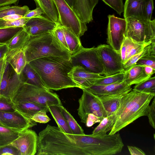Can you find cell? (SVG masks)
<instances>
[{
  "mask_svg": "<svg viewBox=\"0 0 155 155\" xmlns=\"http://www.w3.org/2000/svg\"><path fill=\"white\" fill-rule=\"evenodd\" d=\"M39 75L45 87L58 91L81 87L69 77L73 67L70 57L48 56L39 58L28 63Z\"/></svg>",
  "mask_w": 155,
  "mask_h": 155,
  "instance_id": "6da1fadb",
  "label": "cell"
},
{
  "mask_svg": "<svg viewBox=\"0 0 155 155\" xmlns=\"http://www.w3.org/2000/svg\"><path fill=\"white\" fill-rule=\"evenodd\" d=\"M155 94L131 91L123 95L114 113L116 120L109 134L117 133L139 118L147 116Z\"/></svg>",
  "mask_w": 155,
  "mask_h": 155,
  "instance_id": "7a4b0ae2",
  "label": "cell"
},
{
  "mask_svg": "<svg viewBox=\"0 0 155 155\" xmlns=\"http://www.w3.org/2000/svg\"><path fill=\"white\" fill-rule=\"evenodd\" d=\"M27 63L39 58L48 56L70 57L66 50L55 38L53 31L40 35L30 36L24 47Z\"/></svg>",
  "mask_w": 155,
  "mask_h": 155,
  "instance_id": "3957f363",
  "label": "cell"
},
{
  "mask_svg": "<svg viewBox=\"0 0 155 155\" xmlns=\"http://www.w3.org/2000/svg\"><path fill=\"white\" fill-rule=\"evenodd\" d=\"M12 101L14 104L29 101L47 107L62 105L56 93L46 88L23 83H21Z\"/></svg>",
  "mask_w": 155,
  "mask_h": 155,
  "instance_id": "277c9868",
  "label": "cell"
},
{
  "mask_svg": "<svg viewBox=\"0 0 155 155\" xmlns=\"http://www.w3.org/2000/svg\"><path fill=\"white\" fill-rule=\"evenodd\" d=\"M126 22L125 37L140 43H151L155 39V20L143 21L130 17Z\"/></svg>",
  "mask_w": 155,
  "mask_h": 155,
  "instance_id": "5b68a950",
  "label": "cell"
},
{
  "mask_svg": "<svg viewBox=\"0 0 155 155\" xmlns=\"http://www.w3.org/2000/svg\"><path fill=\"white\" fill-rule=\"evenodd\" d=\"M58 13V23L69 28L79 38L87 30L86 24L82 21L64 0H53Z\"/></svg>",
  "mask_w": 155,
  "mask_h": 155,
  "instance_id": "8992f818",
  "label": "cell"
},
{
  "mask_svg": "<svg viewBox=\"0 0 155 155\" xmlns=\"http://www.w3.org/2000/svg\"><path fill=\"white\" fill-rule=\"evenodd\" d=\"M83 94L79 99L77 110L81 121L85 124L87 115L93 114L101 119L108 116L98 96L85 88H82Z\"/></svg>",
  "mask_w": 155,
  "mask_h": 155,
  "instance_id": "52a82bcc",
  "label": "cell"
},
{
  "mask_svg": "<svg viewBox=\"0 0 155 155\" xmlns=\"http://www.w3.org/2000/svg\"><path fill=\"white\" fill-rule=\"evenodd\" d=\"M73 67L79 66L91 73L102 75L104 70L99 58L97 47H83L70 57Z\"/></svg>",
  "mask_w": 155,
  "mask_h": 155,
  "instance_id": "ba28073f",
  "label": "cell"
},
{
  "mask_svg": "<svg viewBox=\"0 0 155 155\" xmlns=\"http://www.w3.org/2000/svg\"><path fill=\"white\" fill-rule=\"evenodd\" d=\"M97 48L98 56L104 68V76L125 71L120 52L108 45H101Z\"/></svg>",
  "mask_w": 155,
  "mask_h": 155,
  "instance_id": "9c48e42d",
  "label": "cell"
},
{
  "mask_svg": "<svg viewBox=\"0 0 155 155\" xmlns=\"http://www.w3.org/2000/svg\"><path fill=\"white\" fill-rule=\"evenodd\" d=\"M107 17V42L113 49L120 53L121 46L125 37L126 20L114 15H109Z\"/></svg>",
  "mask_w": 155,
  "mask_h": 155,
  "instance_id": "30bf717a",
  "label": "cell"
},
{
  "mask_svg": "<svg viewBox=\"0 0 155 155\" xmlns=\"http://www.w3.org/2000/svg\"><path fill=\"white\" fill-rule=\"evenodd\" d=\"M21 83L19 74L6 61L0 85V95L12 101Z\"/></svg>",
  "mask_w": 155,
  "mask_h": 155,
  "instance_id": "8fae6325",
  "label": "cell"
},
{
  "mask_svg": "<svg viewBox=\"0 0 155 155\" xmlns=\"http://www.w3.org/2000/svg\"><path fill=\"white\" fill-rule=\"evenodd\" d=\"M0 124L2 126L18 132L37 125V122L16 110L13 112L0 111Z\"/></svg>",
  "mask_w": 155,
  "mask_h": 155,
  "instance_id": "7c38bea8",
  "label": "cell"
},
{
  "mask_svg": "<svg viewBox=\"0 0 155 155\" xmlns=\"http://www.w3.org/2000/svg\"><path fill=\"white\" fill-rule=\"evenodd\" d=\"M38 136L27 129L19 132L18 137L10 144L16 148L20 155H35L37 153Z\"/></svg>",
  "mask_w": 155,
  "mask_h": 155,
  "instance_id": "4fadbf2b",
  "label": "cell"
},
{
  "mask_svg": "<svg viewBox=\"0 0 155 155\" xmlns=\"http://www.w3.org/2000/svg\"><path fill=\"white\" fill-rule=\"evenodd\" d=\"M58 23L42 15L30 18L23 28L31 36L52 32Z\"/></svg>",
  "mask_w": 155,
  "mask_h": 155,
  "instance_id": "5bb4252c",
  "label": "cell"
},
{
  "mask_svg": "<svg viewBox=\"0 0 155 155\" xmlns=\"http://www.w3.org/2000/svg\"><path fill=\"white\" fill-rule=\"evenodd\" d=\"M68 75L75 83L81 87V89L91 86L93 85L94 80L104 76L90 72L79 66L73 67Z\"/></svg>",
  "mask_w": 155,
  "mask_h": 155,
  "instance_id": "9a60e30c",
  "label": "cell"
},
{
  "mask_svg": "<svg viewBox=\"0 0 155 155\" xmlns=\"http://www.w3.org/2000/svg\"><path fill=\"white\" fill-rule=\"evenodd\" d=\"M97 95H124L132 91L131 86L124 81L115 84L106 85H93L85 88Z\"/></svg>",
  "mask_w": 155,
  "mask_h": 155,
  "instance_id": "2e32d148",
  "label": "cell"
},
{
  "mask_svg": "<svg viewBox=\"0 0 155 155\" xmlns=\"http://www.w3.org/2000/svg\"><path fill=\"white\" fill-rule=\"evenodd\" d=\"M99 0H75L73 10L86 24L93 20V12Z\"/></svg>",
  "mask_w": 155,
  "mask_h": 155,
  "instance_id": "e0dca14e",
  "label": "cell"
},
{
  "mask_svg": "<svg viewBox=\"0 0 155 155\" xmlns=\"http://www.w3.org/2000/svg\"><path fill=\"white\" fill-rule=\"evenodd\" d=\"M146 0H126L124 5V18L130 17L145 21L144 8Z\"/></svg>",
  "mask_w": 155,
  "mask_h": 155,
  "instance_id": "ac0fdd59",
  "label": "cell"
},
{
  "mask_svg": "<svg viewBox=\"0 0 155 155\" xmlns=\"http://www.w3.org/2000/svg\"><path fill=\"white\" fill-rule=\"evenodd\" d=\"M23 48L9 49L5 56L6 61L10 64L18 74L27 63Z\"/></svg>",
  "mask_w": 155,
  "mask_h": 155,
  "instance_id": "d6986e66",
  "label": "cell"
},
{
  "mask_svg": "<svg viewBox=\"0 0 155 155\" xmlns=\"http://www.w3.org/2000/svg\"><path fill=\"white\" fill-rule=\"evenodd\" d=\"M144 66L135 64L125 71L124 81L127 85L136 84L150 77L144 71Z\"/></svg>",
  "mask_w": 155,
  "mask_h": 155,
  "instance_id": "ffe728a7",
  "label": "cell"
},
{
  "mask_svg": "<svg viewBox=\"0 0 155 155\" xmlns=\"http://www.w3.org/2000/svg\"><path fill=\"white\" fill-rule=\"evenodd\" d=\"M19 75L22 83L46 88L37 73L28 63Z\"/></svg>",
  "mask_w": 155,
  "mask_h": 155,
  "instance_id": "44dd1931",
  "label": "cell"
},
{
  "mask_svg": "<svg viewBox=\"0 0 155 155\" xmlns=\"http://www.w3.org/2000/svg\"><path fill=\"white\" fill-rule=\"evenodd\" d=\"M14 104L16 110L30 119L39 111L44 110L48 111V107L32 102L24 101Z\"/></svg>",
  "mask_w": 155,
  "mask_h": 155,
  "instance_id": "7402d4cb",
  "label": "cell"
},
{
  "mask_svg": "<svg viewBox=\"0 0 155 155\" xmlns=\"http://www.w3.org/2000/svg\"><path fill=\"white\" fill-rule=\"evenodd\" d=\"M37 7L40 8L45 16L58 23V13L53 0H34Z\"/></svg>",
  "mask_w": 155,
  "mask_h": 155,
  "instance_id": "603a6c76",
  "label": "cell"
},
{
  "mask_svg": "<svg viewBox=\"0 0 155 155\" xmlns=\"http://www.w3.org/2000/svg\"><path fill=\"white\" fill-rule=\"evenodd\" d=\"M124 95L97 96L107 111L108 116L114 114L117 110Z\"/></svg>",
  "mask_w": 155,
  "mask_h": 155,
  "instance_id": "cb8c5ba5",
  "label": "cell"
},
{
  "mask_svg": "<svg viewBox=\"0 0 155 155\" xmlns=\"http://www.w3.org/2000/svg\"><path fill=\"white\" fill-rule=\"evenodd\" d=\"M66 41L69 51L72 55L81 50L83 47L79 38L69 28L62 26Z\"/></svg>",
  "mask_w": 155,
  "mask_h": 155,
  "instance_id": "d4e9b609",
  "label": "cell"
},
{
  "mask_svg": "<svg viewBox=\"0 0 155 155\" xmlns=\"http://www.w3.org/2000/svg\"><path fill=\"white\" fill-rule=\"evenodd\" d=\"M49 111L58 125V127L63 132L72 134L67 122L62 115L59 105H52L48 107Z\"/></svg>",
  "mask_w": 155,
  "mask_h": 155,
  "instance_id": "484cf974",
  "label": "cell"
},
{
  "mask_svg": "<svg viewBox=\"0 0 155 155\" xmlns=\"http://www.w3.org/2000/svg\"><path fill=\"white\" fill-rule=\"evenodd\" d=\"M115 120L114 114L104 117L93 130L92 134L100 135L106 134L112 129Z\"/></svg>",
  "mask_w": 155,
  "mask_h": 155,
  "instance_id": "4316f807",
  "label": "cell"
},
{
  "mask_svg": "<svg viewBox=\"0 0 155 155\" xmlns=\"http://www.w3.org/2000/svg\"><path fill=\"white\" fill-rule=\"evenodd\" d=\"M19 132L0 125V147L9 145L18 137Z\"/></svg>",
  "mask_w": 155,
  "mask_h": 155,
  "instance_id": "83f0119b",
  "label": "cell"
},
{
  "mask_svg": "<svg viewBox=\"0 0 155 155\" xmlns=\"http://www.w3.org/2000/svg\"><path fill=\"white\" fill-rule=\"evenodd\" d=\"M29 37V35L23 28L15 36L7 45L9 50L23 48Z\"/></svg>",
  "mask_w": 155,
  "mask_h": 155,
  "instance_id": "f1b7e54d",
  "label": "cell"
},
{
  "mask_svg": "<svg viewBox=\"0 0 155 155\" xmlns=\"http://www.w3.org/2000/svg\"><path fill=\"white\" fill-rule=\"evenodd\" d=\"M27 5L20 6L17 5H6L0 7V19L6 16L13 14L21 15L23 17L29 10Z\"/></svg>",
  "mask_w": 155,
  "mask_h": 155,
  "instance_id": "f546056e",
  "label": "cell"
},
{
  "mask_svg": "<svg viewBox=\"0 0 155 155\" xmlns=\"http://www.w3.org/2000/svg\"><path fill=\"white\" fill-rule=\"evenodd\" d=\"M59 106L72 134L78 135L85 134L83 129L66 109L62 105H59Z\"/></svg>",
  "mask_w": 155,
  "mask_h": 155,
  "instance_id": "4dcf8cb0",
  "label": "cell"
},
{
  "mask_svg": "<svg viewBox=\"0 0 155 155\" xmlns=\"http://www.w3.org/2000/svg\"><path fill=\"white\" fill-rule=\"evenodd\" d=\"M23 29L21 27L0 28V45H7L13 38Z\"/></svg>",
  "mask_w": 155,
  "mask_h": 155,
  "instance_id": "1f68e13d",
  "label": "cell"
},
{
  "mask_svg": "<svg viewBox=\"0 0 155 155\" xmlns=\"http://www.w3.org/2000/svg\"><path fill=\"white\" fill-rule=\"evenodd\" d=\"M124 71L96 79L94 81L93 85H106L120 83L124 81Z\"/></svg>",
  "mask_w": 155,
  "mask_h": 155,
  "instance_id": "d6a6232c",
  "label": "cell"
},
{
  "mask_svg": "<svg viewBox=\"0 0 155 155\" xmlns=\"http://www.w3.org/2000/svg\"><path fill=\"white\" fill-rule=\"evenodd\" d=\"M133 90L140 92L155 94V77H150L136 84Z\"/></svg>",
  "mask_w": 155,
  "mask_h": 155,
  "instance_id": "836d02e7",
  "label": "cell"
},
{
  "mask_svg": "<svg viewBox=\"0 0 155 155\" xmlns=\"http://www.w3.org/2000/svg\"><path fill=\"white\" fill-rule=\"evenodd\" d=\"M136 42L131 39L125 37L120 49V54L123 64L127 60V56Z\"/></svg>",
  "mask_w": 155,
  "mask_h": 155,
  "instance_id": "e575fe53",
  "label": "cell"
},
{
  "mask_svg": "<svg viewBox=\"0 0 155 155\" xmlns=\"http://www.w3.org/2000/svg\"><path fill=\"white\" fill-rule=\"evenodd\" d=\"M148 54H150V45L146 47L140 53L130 58L124 64L125 71L136 64L137 61L140 58Z\"/></svg>",
  "mask_w": 155,
  "mask_h": 155,
  "instance_id": "d590c367",
  "label": "cell"
},
{
  "mask_svg": "<svg viewBox=\"0 0 155 155\" xmlns=\"http://www.w3.org/2000/svg\"><path fill=\"white\" fill-rule=\"evenodd\" d=\"M22 18L14 21H10L0 19V28L12 27H23L29 19Z\"/></svg>",
  "mask_w": 155,
  "mask_h": 155,
  "instance_id": "8d00e7d4",
  "label": "cell"
},
{
  "mask_svg": "<svg viewBox=\"0 0 155 155\" xmlns=\"http://www.w3.org/2000/svg\"><path fill=\"white\" fill-rule=\"evenodd\" d=\"M53 33L56 38L64 48L67 51L69 52L66 41L62 26L58 23L57 26L53 31Z\"/></svg>",
  "mask_w": 155,
  "mask_h": 155,
  "instance_id": "74e56055",
  "label": "cell"
},
{
  "mask_svg": "<svg viewBox=\"0 0 155 155\" xmlns=\"http://www.w3.org/2000/svg\"><path fill=\"white\" fill-rule=\"evenodd\" d=\"M16 110L14 107V104L11 100L0 95V111L8 112Z\"/></svg>",
  "mask_w": 155,
  "mask_h": 155,
  "instance_id": "f35d334b",
  "label": "cell"
},
{
  "mask_svg": "<svg viewBox=\"0 0 155 155\" xmlns=\"http://www.w3.org/2000/svg\"><path fill=\"white\" fill-rule=\"evenodd\" d=\"M136 64L144 66H150L155 69V55L148 54L140 58Z\"/></svg>",
  "mask_w": 155,
  "mask_h": 155,
  "instance_id": "ab89813d",
  "label": "cell"
},
{
  "mask_svg": "<svg viewBox=\"0 0 155 155\" xmlns=\"http://www.w3.org/2000/svg\"><path fill=\"white\" fill-rule=\"evenodd\" d=\"M106 5L115 10L120 15L123 12V0H101Z\"/></svg>",
  "mask_w": 155,
  "mask_h": 155,
  "instance_id": "60d3db41",
  "label": "cell"
},
{
  "mask_svg": "<svg viewBox=\"0 0 155 155\" xmlns=\"http://www.w3.org/2000/svg\"><path fill=\"white\" fill-rule=\"evenodd\" d=\"M47 112L42 110L39 111L35 114L31 119L37 123L45 124L51 120L46 114Z\"/></svg>",
  "mask_w": 155,
  "mask_h": 155,
  "instance_id": "b9f144b4",
  "label": "cell"
},
{
  "mask_svg": "<svg viewBox=\"0 0 155 155\" xmlns=\"http://www.w3.org/2000/svg\"><path fill=\"white\" fill-rule=\"evenodd\" d=\"M0 155H20L17 149L10 144L0 147Z\"/></svg>",
  "mask_w": 155,
  "mask_h": 155,
  "instance_id": "7bdbcfd3",
  "label": "cell"
},
{
  "mask_svg": "<svg viewBox=\"0 0 155 155\" xmlns=\"http://www.w3.org/2000/svg\"><path fill=\"white\" fill-rule=\"evenodd\" d=\"M153 8V0H146L144 8V18L146 21L151 20Z\"/></svg>",
  "mask_w": 155,
  "mask_h": 155,
  "instance_id": "ee69618b",
  "label": "cell"
},
{
  "mask_svg": "<svg viewBox=\"0 0 155 155\" xmlns=\"http://www.w3.org/2000/svg\"><path fill=\"white\" fill-rule=\"evenodd\" d=\"M153 100L149 106L147 115L149 119V122L150 125L155 129V99L153 97Z\"/></svg>",
  "mask_w": 155,
  "mask_h": 155,
  "instance_id": "f6af8a7d",
  "label": "cell"
},
{
  "mask_svg": "<svg viewBox=\"0 0 155 155\" xmlns=\"http://www.w3.org/2000/svg\"><path fill=\"white\" fill-rule=\"evenodd\" d=\"M102 119L92 114L88 115L85 123L86 126L87 127L92 126L94 124L100 122Z\"/></svg>",
  "mask_w": 155,
  "mask_h": 155,
  "instance_id": "bcb514c9",
  "label": "cell"
},
{
  "mask_svg": "<svg viewBox=\"0 0 155 155\" xmlns=\"http://www.w3.org/2000/svg\"><path fill=\"white\" fill-rule=\"evenodd\" d=\"M43 14V12L42 9L39 7H37L34 10H29L23 18H30L38 17Z\"/></svg>",
  "mask_w": 155,
  "mask_h": 155,
  "instance_id": "7dc6e473",
  "label": "cell"
},
{
  "mask_svg": "<svg viewBox=\"0 0 155 155\" xmlns=\"http://www.w3.org/2000/svg\"><path fill=\"white\" fill-rule=\"evenodd\" d=\"M130 154L131 155H145V153L141 149L136 147L127 146Z\"/></svg>",
  "mask_w": 155,
  "mask_h": 155,
  "instance_id": "c3c4849f",
  "label": "cell"
},
{
  "mask_svg": "<svg viewBox=\"0 0 155 155\" xmlns=\"http://www.w3.org/2000/svg\"><path fill=\"white\" fill-rule=\"evenodd\" d=\"M6 62L5 56L0 60V88L3 75L5 67Z\"/></svg>",
  "mask_w": 155,
  "mask_h": 155,
  "instance_id": "681fc988",
  "label": "cell"
},
{
  "mask_svg": "<svg viewBox=\"0 0 155 155\" xmlns=\"http://www.w3.org/2000/svg\"><path fill=\"white\" fill-rule=\"evenodd\" d=\"M8 50L6 45H0V60L5 56Z\"/></svg>",
  "mask_w": 155,
  "mask_h": 155,
  "instance_id": "f907efd6",
  "label": "cell"
},
{
  "mask_svg": "<svg viewBox=\"0 0 155 155\" xmlns=\"http://www.w3.org/2000/svg\"><path fill=\"white\" fill-rule=\"evenodd\" d=\"M23 17V16L21 15L13 14L5 17L2 19L10 21H14L22 18Z\"/></svg>",
  "mask_w": 155,
  "mask_h": 155,
  "instance_id": "816d5d0a",
  "label": "cell"
},
{
  "mask_svg": "<svg viewBox=\"0 0 155 155\" xmlns=\"http://www.w3.org/2000/svg\"><path fill=\"white\" fill-rule=\"evenodd\" d=\"M18 1L19 0H0V7L12 4H16Z\"/></svg>",
  "mask_w": 155,
  "mask_h": 155,
  "instance_id": "f5cc1de1",
  "label": "cell"
},
{
  "mask_svg": "<svg viewBox=\"0 0 155 155\" xmlns=\"http://www.w3.org/2000/svg\"><path fill=\"white\" fill-rule=\"evenodd\" d=\"M144 69L145 74L150 77L155 73V69L150 66H144Z\"/></svg>",
  "mask_w": 155,
  "mask_h": 155,
  "instance_id": "db71d44e",
  "label": "cell"
},
{
  "mask_svg": "<svg viewBox=\"0 0 155 155\" xmlns=\"http://www.w3.org/2000/svg\"><path fill=\"white\" fill-rule=\"evenodd\" d=\"M69 6L73 9L74 5L75 0H64Z\"/></svg>",
  "mask_w": 155,
  "mask_h": 155,
  "instance_id": "11a10c76",
  "label": "cell"
},
{
  "mask_svg": "<svg viewBox=\"0 0 155 155\" xmlns=\"http://www.w3.org/2000/svg\"><path fill=\"white\" fill-rule=\"evenodd\" d=\"M0 126H2V125H1V124H0Z\"/></svg>",
  "mask_w": 155,
  "mask_h": 155,
  "instance_id": "9f6ffc18",
  "label": "cell"
}]
</instances>
